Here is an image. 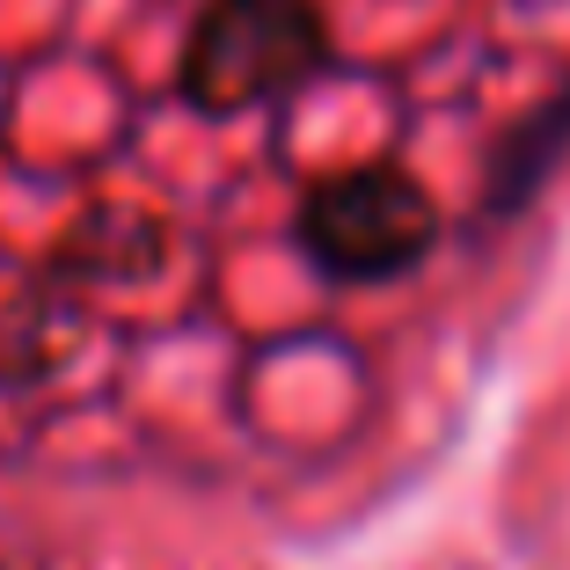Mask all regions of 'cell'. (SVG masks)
<instances>
[{
  "label": "cell",
  "mask_w": 570,
  "mask_h": 570,
  "mask_svg": "<svg viewBox=\"0 0 570 570\" xmlns=\"http://www.w3.org/2000/svg\"><path fill=\"white\" fill-rule=\"evenodd\" d=\"M322 67H330V22L315 0H205L176 88L205 118H242L301 96Z\"/></svg>",
  "instance_id": "6da1fadb"
},
{
  "label": "cell",
  "mask_w": 570,
  "mask_h": 570,
  "mask_svg": "<svg viewBox=\"0 0 570 570\" xmlns=\"http://www.w3.org/2000/svg\"><path fill=\"white\" fill-rule=\"evenodd\" d=\"M301 249L336 285H381L439 249V205L403 161H358L301 198Z\"/></svg>",
  "instance_id": "7a4b0ae2"
},
{
  "label": "cell",
  "mask_w": 570,
  "mask_h": 570,
  "mask_svg": "<svg viewBox=\"0 0 570 570\" xmlns=\"http://www.w3.org/2000/svg\"><path fill=\"white\" fill-rule=\"evenodd\" d=\"M563 161H570V88L549 96L534 118H520L512 132L498 139L490 176H483V219H512L520 205H534L541 184H549Z\"/></svg>",
  "instance_id": "3957f363"
}]
</instances>
